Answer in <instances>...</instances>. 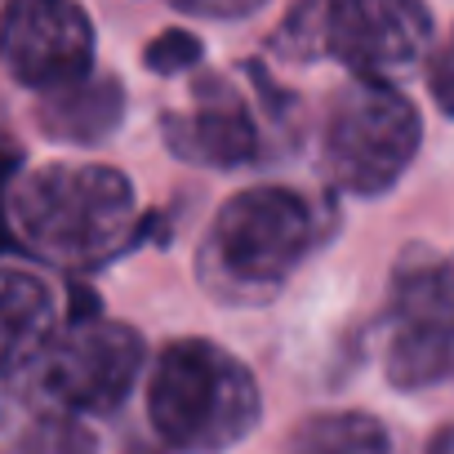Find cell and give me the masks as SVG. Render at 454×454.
<instances>
[{
	"label": "cell",
	"mask_w": 454,
	"mask_h": 454,
	"mask_svg": "<svg viewBox=\"0 0 454 454\" xmlns=\"http://www.w3.org/2000/svg\"><path fill=\"white\" fill-rule=\"evenodd\" d=\"M134 223V187L112 165H41L10 183L14 237L54 268L103 263Z\"/></svg>",
	"instance_id": "obj_1"
},
{
	"label": "cell",
	"mask_w": 454,
	"mask_h": 454,
	"mask_svg": "<svg viewBox=\"0 0 454 454\" xmlns=\"http://www.w3.org/2000/svg\"><path fill=\"white\" fill-rule=\"evenodd\" d=\"M317 241L312 205L290 187H250L227 200L196 254L200 281L227 303L272 299Z\"/></svg>",
	"instance_id": "obj_2"
},
{
	"label": "cell",
	"mask_w": 454,
	"mask_h": 454,
	"mask_svg": "<svg viewBox=\"0 0 454 454\" xmlns=\"http://www.w3.org/2000/svg\"><path fill=\"white\" fill-rule=\"evenodd\" d=\"M254 374L209 339H178L147 379V419L183 454H223L259 427Z\"/></svg>",
	"instance_id": "obj_3"
},
{
	"label": "cell",
	"mask_w": 454,
	"mask_h": 454,
	"mask_svg": "<svg viewBox=\"0 0 454 454\" xmlns=\"http://www.w3.org/2000/svg\"><path fill=\"white\" fill-rule=\"evenodd\" d=\"M432 41V14L423 0H294L277 54L294 63L334 59L356 81H401L419 67Z\"/></svg>",
	"instance_id": "obj_4"
},
{
	"label": "cell",
	"mask_w": 454,
	"mask_h": 454,
	"mask_svg": "<svg viewBox=\"0 0 454 454\" xmlns=\"http://www.w3.org/2000/svg\"><path fill=\"white\" fill-rule=\"evenodd\" d=\"M143 370V339L98 312H76L50 334L27 379V401L45 419H85L116 410Z\"/></svg>",
	"instance_id": "obj_5"
},
{
	"label": "cell",
	"mask_w": 454,
	"mask_h": 454,
	"mask_svg": "<svg viewBox=\"0 0 454 454\" xmlns=\"http://www.w3.org/2000/svg\"><path fill=\"white\" fill-rule=\"evenodd\" d=\"M423 138L414 103L383 81H352L325 116L330 178L352 196H383L401 183Z\"/></svg>",
	"instance_id": "obj_6"
},
{
	"label": "cell",
	"mask_w": 454,
	"mask_h": 454,
	"mask_svg": "<svg viewBox=\"0 0 454 454\" xmlns=\"http://www.w3.org/2000/svg\"><path fill=\"white\" fill-rule=\"evenodd\" d=\"M383 370L396 387H432L454 374V254L405 250L392 272Z\"/></svg>",
	"instance_id": "obj_7"
},
{
	"label": "cell",
	"mask_w": 454,
	"mask_h": 454,
	"mask_svg": "<svg viewBox=\"0 0 454 454\" xmlns=\"http://www.w3.org/2000/svg\"><path fill=\"white\" fill-rule=\"evenodd\" d=\"M5 67L36 94L94 76V23L76 0H10Z\"/></svg>",
	"instance_id": "obj_8"
},
{
	"label": "cell",
	"mask_w": 454,
	"mask_h": 454,
	"mask_svg": "<svg viewBox=\"0 0 454 454\" xmlns=\"http://www.w3.org/2000/svg\"><path fill=\"white\" fill-rule=\"evenodd\" d=\"M160 129H165V147L192 165L232 169L259 156L254 112L227 81H200L196 103L187 112H169Z\"/></svg>",
	"instance_id": "obj_9"
},
{
	"label": "cell",
	"mask_w": 454,
	"mask_h": 454,
	"mask_svg": "<svg viewBox=\"0 0 454 454\" xmlns=\"http://www.w3.org/2000/svg\"><path fill=\"white\" fill-rule=\"evenodd\" d=\"M125 90L116 76H85L67 90L45 94L41 103V129L63 143H98L121 125Z\"/></svg>",
	"instance_id": "obj_10"
},
{
	"label": "cell",
	"mask_w": 454,
	"mask_h": 454,
	"mask_svg": "<svg viewBox=\"0 0 454 454\" xmlns=\"http://www.w3.org/2000/svg\"><path fill=\"white\" fill-rule=\"evenodd\" d=\"M54 330L59 325H54L50 290L32 272L10 268L5 290H0V348H5V374L19 379L36 361V352L50 343Z\"/></svg>",
	"instance_id": "obj_11"
},
{
	"label": "cell",
	"mask_w": 454,
	"mask_h": 454,
	"mask_svg": "<svg viewBox=\"0 0 454 454\" xmlns=\"http://www.w3.org/2000/svg\"><path fill=\"white\" fill-rule=\"evenodd\" d=\"M286 454H392L383 423L365 410H330L312 414L294 427Z\"/></svg>",
	"instance_id": "obj_12"
},
{
	"label": "cell",
	"mask_w": 454,
	"mask_h": 454,
	"mask_svg": "<svg viewBox=\"0 0 454 454\" xmlns=\"http://www.w3.org/2000/svg\"><path fill=\"white\" fill-rule=\"evenodd\" d=\"M143 63L156 72V76H178L187 67L200 63V41L192 32H160L147 50H143Z\"/></svg>",
	"instance_id": "obj_13"
},
{
	"label": "cell",
	"mask_w": 454,
	"mask_h": 454,
	"mask_svg": "<svg viewBox=\"0 0 454 454\" xmlns=\"http://www.w3.org/2000/svg\"><path fill=\"white\" fill-rule=\"evenodd\" d=\"M165 5L196 14V19H246V14L263 10L268 0H165Z\"/></svg>",
	"instance_id": "obj_14"
},
{
	"label": "cell",
	"mask_w": 454,
	"mask_h": 454,
	"mask_svg": "<svg viewBox=\"0 0 454 454\" xmlns=\"http://www.w3.org/2000/svg\"><path fill=\"white\" fill-rule=\"evenodd\" d=\"M427 81H432V98H436V107H441L445 116H454V32H450V41L436 50Z\"/></svg>",
	"instance_id": "obj_15"
},
{
	"label": "cell",
	"mask_w": 454,
	"mask_h": 454,
	"mask_svg": "<svg viewBox=\"0 0 454 454\" xmlns=\"http://www.w3.org/2000/svg\"><path fill=\"white\" fill-rule=\"evenodd\" d=\"M19 454H76V450H72V432H59V436H41L32 450H19Z\"/></svg>",
	"instance_id": "obj_16"
},
{
	"label": "cell",
	"mask_w": 454,
	"mask_h": 454,
	"mask_svg": "<svg viewBox=\"0 0 454 454\" xmlns=\"http://www.w3.org/2000/svg\"><path fill=\"white\" fill-rule=\"evenodd\" d=\"M427 454H454V423H445V427L427 441Z\"/></svg>",
	"instance_id": "obj_17"
}]
</instances>
